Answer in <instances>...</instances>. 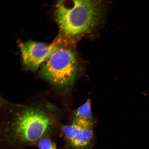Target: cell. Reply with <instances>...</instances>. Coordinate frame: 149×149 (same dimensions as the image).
<instances>
[{
  "mask_svg": "<svg viewBox=\"0 0 149 149\" xmlns=\"http://www.w3.org/2000/svg\"><path fill=\"white\" fill-rule=\"evenodd\" d=\"M105 0H58L54 16L65 36L74 38L88 34L99 24Z\"/></svg>",
  "mask_w": 149,
  "mask_h": 149,
  "instance_id": "obj_1",
  "label": "cell"
},
{
  "mask_svg": "<svg viewBox=\"0 0 149 149\" xmlns=\"http://www.w3.org/2000/svg\"><path fill=\"white\" fill-rule=\"evenodd\" d=\"M78 70L77 61L74 52L62 46L54 52L44 63L41 72L50 82L62 86L72 82Z\"/></svg>",
  "mask_w": 149,
  "mask_h": 149,
  "instance_id": "obj_2",
  "label": "cell"
},
{
  "mask_svg": "<svg viewBox=\"0 0 149 149\" xmlns=\"http://www.w3.org/2000/svg\"><path fill=\"white\" fill-rule=\"evenodd\" d=\"M51 124V119L43 112L36 109H26L15 121V133L23 142H34L40 139Z\"/></svg>",
  "mask_w": 149,
  "mask_h": 149,
  "instance_id": "obj_3",
  "label": "cell"
},
{
  "mask_svg": "<svg viewBox=\"0 0 149 149\" xmlns=\"http://www.w3.org/2000/svg\"><path fill=\"white\" fill-rule=\"evenodd\" d=\"M62 39L61 37H58L49 44L31 40L19 42L24 65L31 70H36L54 52L62 47Z\"/></svg>",
  "mask_w": 149,
  "mask_h": 149,
  "instance_id": "obj_4",
  "label": "cell"
},
{
  "mask_svg": "<svg viewBox=\"0 0 149 149\" xmlns=\"http://www.w3.org/2000/svg\"><path fill=\"white\" fill-rule=\"evenodd\" d=\"M93 126H85L76 138L70 143L74 149H86L90 145L93 140L94 133Z\"/></svg>",
  "mask_w": 149,
  "mask_h": 149,
  "instance_id": "obj_5",
  "label": "cell"
},
{
  "mask_svg": "<svg viewBox=\"0 0 149 149\" xmlns=\"http://www.w3.org/2000/svg\"><path fill=\"white\" fill-rule=\"evenodd\" d=\"M74 120L94 122L90 100H87L76 110L74 113Z\"/></svg>",
  "mask_w": 149,
  "mask_h": 149,
  "instance_id": "obj_6",
  "label": "cell"
},
{
  "mask_svg": "<svg viewBox=\"0 0 149 149\" xmlns=\"http://www.w3.org/2000/svg\"><path fill=\"white\" fill-rule=\"evenodd\" d=\"M38 146L39 149H57L55 143L48 138L40 139Z\"/></svg>",
  "mask_w": 149,
  "mask_h": 149,
  "instance_id": "obj_7",
  "label": "cell"
}]
</instances>
